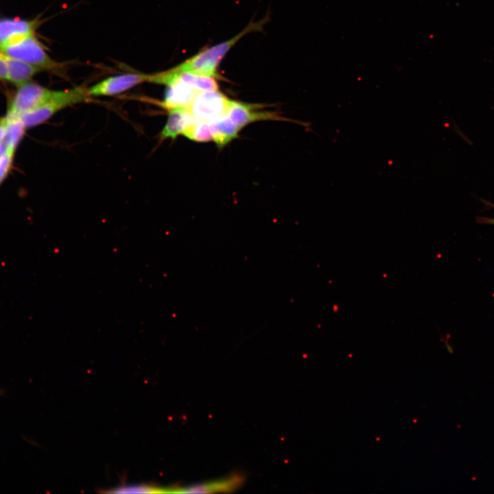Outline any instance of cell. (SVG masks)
Segmentation results:
<instances>
[{
  "mask_svg": "<svg viewBox=\"0 0 494 494\" xmlns=\"http://www.w3.org/2000/svg\"><path fill=\"white\" fill-rule=\"evenodd\" d=\"M55 91L43 87L35 82H28L18 86L8 108V115L21 117L26 113L49 101Z\"/></svg>",
  "mask_w": 494,
  "mask_h": 494,
  "instance_id": "obj_4",
  "label": "cell"
},
{
  "mask_svg": "<svg viewBox=\"0 0 494 494\" xmlns=\"http://www.w3.org/2000/svg\"><path fill=\"white\" fill-rule=\"evenodd\" d=\"M187 138L198 141L208 142L213 140L207 121L197 120L183 133Z\"/></svg>",
  "mask_w": 494,
  "mask_h": 494,
  "instance_id": "obj_14",
  "label": "cell"
},
{
  "mask_svg": "<svg viewBox=\"0 0 494 494\" xmlns=\"http://www.w3.org/2000/svg\"><path fill=\"white\" fill-rule=\"evenodd\" d=\"M113 493H169V489H163L148 484L121 485L106 491Z\"/></svg>",
  "mask_w": 494,
  "mask_h": 494,
  "instance_id": "obj_15",
  "label": "cell"
},
{
  "mask_svg": "<svg viewBox=\"0 0 494 494\" xmlns=\"http://www.w3.org/2000/svg\"><path fill=\"white\" fill-rule=\"evenodd\" d=\"M3 134H4L3 126L1 124V122L0 121V143L3 141Z\"/></svg>",
  "mask_w": 494,
  "mask_h": 494,
  "instance_id": "obj_18",
  "label": "cell"
},
{
  "mask_svg": "<svg viewBox=\"0 0 494 494\" xmlns=\"http://www.w3.org/2000/svg\"><path fill=\"white\" fill-rule=\"evenodd\" d=\"M152 74L128 73L110 76L88 89L90 96H111L121 93L143 82H150Z\"/></svg>",
  "mask_w": 494,
  "mask_h": 494,
  "instance_id": "obj_6",
  "label": "cell"
},
{
  "mask_svg": "<svg viewBox=\"0 0 494 494\" xmlns=\"http://www.w3.org/2000/svg\"><path fill=\"white\" fill-rule=\"evenodd\" d=\"M8 70L5 54L0 53V80H8Z\"/></svg>",
  "mask_w": 494,
  "mask_h": 494,
  "instance_id": "obj_17",
  "label": "cell"
},
{
  "mask_svg": "<svg viewBox=\"0 0 494 494\" xmlns=\"http://www.w3.org/2000/svg\"><path fill=\"white\" fill-rule=\"evenodd\" d=\"M8 64V80L19 86L25 84L42 69L21 60L5 55Z\"/></svg>",
  "mask_w": 494,
  "mask_h": 494,
  "instance_id": "obj_13",
  "label": "cell"
},
{
  "mask_svg": "<svg viewBox=\"0 0 494 494\" xmlns=\"http://www.w3.org/2000/svg\"><path fill=\"white\" fill-rule=\"evenodd\" d=\"M0 121L4 130L3 143L8 151L15 153L27 129L19 117L6 114Z\"/></svg>",
  "mask_w": 494,
  "mask_h": 494,
  "instance_id": "obj_12",
  "label": "cell"
},
{
  "mask_svg": "<svg viewBox=\"0 0 494 494\" xmlns=\"http://www.w3.org/2000/svg\"><path fill=\"white\" fill-rule=\"evenodd\" d=\"M230 101L219 89L200 91L188 108L196 119L208 121L227 113Z\"/></svg>",
  "mask_w": 494,
  "mask_h": 494,
  "instance_id": "obj_5",
  "label": "cell"
},
{
  "mask_svg": "<svg viewBox=\"0 0 494 494\" xmlns=\"http://www.w3.org/2000/svg\"><path fill=\"white\" fill-rule=\"evenodd\" d=\"M36 22L19 19H0V49L20 36L33 34Z\"/></svg>",
  "mask_w": 494,
  "mask_h": 494,
  "instance_id": "obj_10",
  "label": "cell"
},
{
  "mask_svg": "<svg viewBox=\"0 0 494 494\" xmlns=\"http://www.w3.org/2000/svg\"><path fill=\"white\" fill-rule=\"evenodd\" d=\"M88 89L80 86L64 91H55L52 97L43 104L21 117L26 129L36 127L68 106L89 101Z\"/></svg>",
  "mask_w": 494,
  "mask_h": 494,
  "instance_id": "obj_2",
  "label": "cell"
},
{
  "mask_svg": "<svg viewBox=\"0 0 494 494\" xmlns=\"http://www.w3.org/2000/svg\"><path fill=\"white\" fill-rule=\"evenodd\" d=\"M14 154L15 153L7 150L0 158V186L12 169Z\"/></svg>",
  "mask_w": 494,
  "mask_h": 494,
  "instance_id": "obj_16",
  "label": "cell"
},
{
  "mask_svg": "<svg viewBox=\"0 0 494 494\" xmlns=\"http://www.w3.org/2000/svg\"><path fill=\"white\" fill-rule=\"evenodd\" d=\"M213 140L220 148H223L237 137L241 130L229 117L227 113L208 121Z\"/></svg>",
  "mask_w": 494,
  "mask_h": 494,
  "instance_id": "obj_11",
  "label": "cell"
},
{
  "mask_svg": "<svg viewBox=\"0 0 494 494\" xmlns=\"http://www.w3.org/2000/svg\"><path fill=\"white\" fill-rule=\"evenodd\" d=\"M485 220H486L488 223L494 224V219H492V220L486 219Z\"/></svg>",
  "mask_w": 494,
  "mask_h": 494,
  "instance_id": "obj_19",
  "label": "cell"
},
{
  "mask_svg": "<svg viewBox=\"0 0 494 494\" xmlns=\"http://www.w3.org/2000/svg\"><path fill=\"white\" fill-rule=\"evenodd\" d=\"M268 21V17L258 22L250 23L242 32L224 42L199 51L180 64L176 69L194 74L218 78L219 64L229 50L247 34L260 31Z\"/></svg>",
  "mask_w": 494,
  "mask_h": 494,
  "instance_id": "obj_1",
  "label": "cell"
},
{
  "mask_svg": "<svg viewBox=\"0 0 494 494\" xmlns=\"http://www.w3.org/2000/svg\"><path fill=\"white\" fill-rule=\"evenodd\" d=\"M168 110L167 122L160 134L162 139H175L197 121L188 108H175Z\"/></svg>",
  "mask_w": 494,
  "mask_h": 494,
  "instance_id": "obj_9",
  "label": "cell"
},
{
  "mask_svg": "<svg viewBox=\"0 0 494 494\" xmlns=\"http://www.w3.org/2000/svg\"><path fill=\"white\" fill-rule=\"evenodd\" d=\"M244 477L240 474H233L229 477L212 482L193 484L185 487L170 488L169 493H229L239 488L244 482Z\"/></svg>",
  "mask_w": 494,
  "mask_h": 494,
  "instance_id": "obj_8",
  "label": "cell"
},
{
  "mask_svg": "<svg viewBox=\"0 0 494 494\" xmlns=\"http://www.w3.org/2000/svg\"><path fill=\"white\" fill-rule=\"evenodd\" d=\"M262 107L231 99L227 115L240 129L253 121L281 119L275 113L258 110Z\"/></svg>",
  "mask_w": 494,
  "mask_h": 494,
  "instance_id": "obj_7",
  "label": "cell"
},
{
  "mask_svg": "<svg viewBox=\"0 0 494 494\" xmlns=\"http://www.w3.org/2000/svg\"><path fill=\"white\" fill-rule=\"evenodd\" d=\"M0 50L6 56L27 62L42 71L47 70L61 73V70L64 67L49 56L33 34L15 38L2 47Z\"/></svg>",
  "mask_w": 494,
  "mask_h": 494,
  "instance_id": "obj_3",
  "label": "cell"
}]
</instances>
